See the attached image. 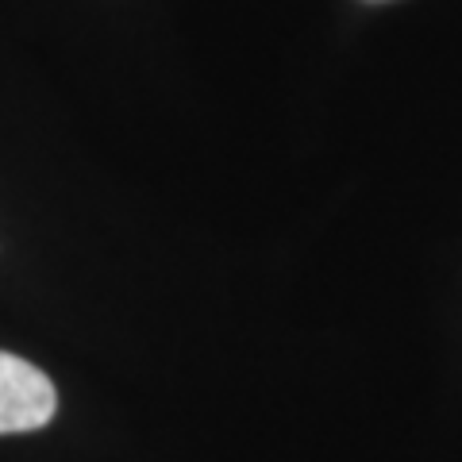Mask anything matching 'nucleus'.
I'll return each instance as SVG.
<instances>
[{"instance_id": "1", "label": "nucleus", "mask_w": 462, "mask_h": 462, "mask_svg": "<svg viewBox=\"0 0 462 462\" xmlns=\"http://www.w3.org/2000/svg\"><path fill=\"white\" fill-rule=\"evenodd\" d=\"M58 409L54 382L20 355L0 351V436H20L51 424Z\"/></svg>"}]
</instances>
